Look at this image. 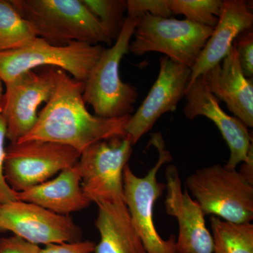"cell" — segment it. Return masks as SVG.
I'll list each match as a JSON object with an SVG mask.
<instances>
[{"label": "cell", "mask_w": 253, "mask_h": 253, "mask_svg": "<svg viewBox=\"0 0 253 253\" xmlns=\"http://www.w3.org/2000/svg\"><path fill=\"white\" fill-rule=\"evenodd\" d=\"M191 74V68L174 63L167 56H161L157 80L126 125V136L132 146L151 131L163 114L175 111L185 96Z\"/></svg>", "instance_id": "12"}, {"label": "cell", "mask_w": 253, "mask_h": 253, "mask_svg": "<svg viewBox=\"0 0 253 253\" xmlns=\"http://www.w3.org/2000/svg\"><path fill=\"white\" fill-rule=\"evenodd\" d=\"M59 68L48 67L37 73L28 71L6 83L0 113L6 126V139L17 142L33 129L38 118L40 106L54 94Z\"/></svg>", "instance_id": "10"}, {"label": "cell", "mask_w": 253, "mask_h": 253, "mask_svg": "<svg viewBox=\"0 0 253 253\" xmlns=\"http://www.w3.org/2000/svg\"><path fill=\"white\" fill-rule=\"evenodd\" d=\"M203 79L210 91L248 128L253 127V79L245 77L235 46L221 62L204 73Z\"/></svg>", "instance_id": "15"}, {"label": "cell", "mask_w": 253, "mask_h": 253, "mask_svg": "<svg viewBox=\"0 0 253 253\" xmlns=\"http://www.w3.org/2000/svg\"><path fill=\"white\" fill-rule=\"evenodd\" d=\"M6 139V126L4 118L0 113V204L16 201V192L8 185L5 179L4 166L6 157L5 140Z\"/></svg>", "instance_id": "25"}, {"label": "cell", "mask_w": 253, "mask_h": 253, "mask_svg": "<svg viewBox=\"0 0 253 253\" xmlns=\"http://www.w3.org/2000/svg\"><path fill=\"white\" fill-rule=\"evenodd\" d=\"M36 38L33 28L11 1L0 0V51L20 49Z\"/></svg>", "instance_id": "20"}, {"label": "cell", "mask_w": 253, "mask_h": 253, "mask_svg": "<svg viewBox=\"0 0 253 253\" xmlns=\"http://www.w3.org/2000/svg\"><path fill=\"white\" fill-rule=\"evenodd\" d=\"M16 199L66 216L85 209L91 203L82 188L77 164L51 180L16 193Z\"/></svg>", "instance_id": "17"}, {"label": "cell", "mask_w": 253, "mask_h": 253, "mask_svg": "<svg viewBox=\"0 0 253 253\" xmlns=\"http://www.w3.org/2000/svg\"><path fill=\"white\" fill-rule=\"evenodd\" d=\"M126 18L138 19L149 14L163 18L173 16L169 0H126Z\"/></svg>", "instance_id": "23"}, {"label": "cell", "mask_w": 253, "mask_h": 253, "mask_svg": "<svg viewBox=\"0 0 253 253\" xmlns=\"http://www.w3.org/2000/svg\"><path fill=\"white\" fill-rule=\"evenodd\" d=\"M214 28L188 20L146 14L138 18L129 51L135 56L160 52L171 61L189 68L194 66Z\"/></svg>", "instance_id": "7"}, {"label": "cell", "mask_w": 253, "mask_h": 253, "mask_svg": "<svg viewBox=\"0 0 253 253\" xmlns=\"http://www.w3.org/2000/svg\"><path fill=\"white\" fill-rule=\"evenodd\" d=\"M104 50L99 44L78 42L56 45L37 37L20 49L0 51V79L6 84L23 73L46 66L84 83Z\"/></svg>", "instance_id": "6"}, {"label": "cell", "mask_w": 253, "mask_h": 253, "mask_svg": "<svg viewBox=\"0 0 253 253\" xmlns=\"http://www.w3.org/2000/svg\"><path fill=\"white\" fill-rule=\"evenodd\" d=\"M81 154L70 146L51 141L12 143L6 149L5 179L15 192H21L73 167Z\"/></svg>", "instance_id": "9"}, {"label": "cell", "mask_w": 253, "mask_h": 253, "mask_svg": "<svg viewBox=\"0 0 253 253\" xmlns=\"http://www.w3.org/2000/svg\"><path fill=\"white\" fill-rule=\"evenodd\" d=\"M41 248L17 236L0 239V253H40Z\"/></svg>", "instance_id": "27"}, {"label": "cell", "mask_w": 253, "mask_h": 253, "mask_svg": "<svg viewBox=\"0 0 253 253\" xmlns=\"http://www.w3.org/2000/svg\"><path fill=\"white\" fill-rule=\"evenodd\" d=\"M149 145L157 149V162L142 177L136 176L126 165L123 172L125 204L147 253H178L176 236L172 234L168 240L163 239L154 221L155 204L166 189V184L158 181V172L163 165L172 161V154L166 149L161 133L151 134Z\"/></svg>", "instance_id": "4"}, {"label": "cell", "mask_w": 253, "mask_h": 253, "mask_svg": "<svg viewBox=\"0 0 253 253\" xmlns=\"http://www.w3.org/2000/svg\"><path fill=\"white\" fill-rule=\"evenodd\" d=\"M3 82L0 79V111H1V104H2L3 97H4V88H3Z\"/></svg>", "instance_id": "29"}, {"label": "cell", "mask_w": 253, "mask_h": 253, "mask_svg": "<svg viewBox=\"0 0 253 253\" xmlns=\"http://www.w3.org/2000/svg\"><path fill=\"white\" fill-rule=\"evenodd\" d=\"M96 244L91 241L62 243L46 245L40 253H91L94 252Z\"/></svg>", "instance_id": "26"}, {"label": "cell", "mask_w": 253, "mask_h": 253, "mask_svg": "<svg viewBox=\"0 0 253 253\" xmlns=\"http://www.w3.org/2000/svg\"><path fill=\"white\" fill-rule=\"evenodd\" d=\"M213 253H253V224H234L214 216L210 218Z\"/></svg>", "instance_id": "19"}, {"label": "cell", "mask_w": 253, "mask_h": 253, "mask_svg": "<svg viewBox=\"0 0 253 253\" xmlns=\"http://www.w3.org/2000/svg\"><path fill=\"white\" fill-rule=\"evenodd\" d=\"M131 152L126 136L98 141L81 153L77 163L81 186L91 203H125L123 172Z\"/></svg>", "instance_id": "8"}, {"label": "cell", "mask_w": 253, "mask_h": 253, "mask_svg": "<svg viewBox=\"0 0 253 253\" xmlns=\"http://www.w3.org/2000/svg\"><path fill=\"white\" fill-rule=\"evenodd\" d=\"M87 9L97 18L111 41H116L121 34L126 18V1L125 0H82Z\"/></svg>", "instance_id": "22"}, {"label": "cell", "mask_w": 253, "mask_h": 253, "mask_svg": "<svg viewBox=\"0 0 253 253\" xmlns=\"http://www.w3.org/2000/svg\"><path fill=\"white\" fill-rule=\"evenodd\" d=\"M240 65L245 77L252 79L253 76V28L240 33L234 42Z\"/></svg>", "instance_id": "24"}, {"label": "cell", "mask_w": 253, "mask_h": 253, "mask_svg": "<svg viewBox=\"0 0 253 253\" xmlns=\"http://www.w3.org/2000/svg\"><path fill=\"white\" fill-rule=\"evenodd\" d=\"M252 8L244 0L223 1L219 20L212 34L191 68L189 86L227 56L240 33L253 28Z\"/></svg>", "instance_id": "16"}, {"label": "cell", "mask_w": 253, "mask_h": 253, "mask_svg": "<svg viewBox=\"0 0 253 253\" xmlns=\"http://www.w3.org/2000/svg\"><path fill=\"white\" fill-rule=\"evenodd\" d=\"M7 231L38 246L83 239L81 228L69 216L19 200L0 204V231Z\"/></svg>", "instance_id": "11"}, {"label": "cell", "mask_w": 253, "mask_h": 253, "mask_svg": "<svg viewBox=\"0 0 253 253\" xmlns=\"http://www.w3.org/2000/svg\"><path fill=\"white\" fill-rule=\"evenodd\" d=\"M186 185L205 214L234 224L253 219V184L236 169L217 164L198 169L186 178Z\"/></svg>", "instance_id": "5"}, {"label": "cell", "mask_w": 253, "mask_h": 253, "mask_svg": "<svg viewBox=\"0 0 253 253\" xmlns=\"http://www.w3.org/2000/svg\"><path fill=\"white\" fill-rule=\"evenodd\" d=\"M185 96L184 116L189 120L204 116L214 123L230 150V157L224 166L236 169L238 165L247 159L253 146L249 128L237 118L229 116L221 109L219 101L208 89L202 76L187 88Z\"/></svg>", "instance_id": "14"}, {"label": "cell", "mask_w": 253, "mask_h": 253, "mask_svg": "<svg viewBox=\"0 0 253 253\" xmlns=\"http://www.w3.org/2000/svg\"><path fill=\"white\" fill-rule=\"evenodd\" d=\"M11 3L37 37L51 44H112L104 28L82 0H13Z\"/></svg>", "instance_id": "2"}, {"label": "cell", "mask_w": 253, "mask_h": 253, "mask_svg": "<svg viewBox=\"0 0 253 253\" xmlns=\"http://www.w3.org/2000/svg\"><path fill=\"white\" fill-rule=\"evenodd\" d=\"M239 172L245 180L253 184V146L250 149L247 159L241 165Z\"/></svg>", "instance_id": "28"}, {"label": "cell", "mask_w": 253, "mask_h": 253, "mask_svg": "<svg viewBox=\"0 0 253 253\" xmlns=\"http://www.w3.org/2000/svg\"><path fill=\"white\" fill-rule=\"evenodd\" d=\"M84 83L59 70L54 94L38 113L32 130L18 141H51L83 152L98 141L126 136L130 116L105 118L91 114L83 100Z\"/></svg>", "instance_id": "1"}, {"label": "cell", "mask_w": 253, "mask_h": 253, "mask_svg": "<svg viewBox=\"0 0 253 253\" xmlns=\"http://www.w3.org/2000/svg\"><path fill=\"white\" fill-rule=\"evenodd\" d=\"M221 0H169L173 15H184L191 22L214 28L220 14Z\"/></svg>", "instance_id": "21"}, {"label": "cell", "mask_w": 253, "mask_h": 253, "mask_svg": "<svg viewBox=\"0 0 253 253\" xmlns=\"http://www.w3.org/2000/svg\"><path fill=\"white\" fill-rule=\"evenodd\" d=\"M166 213L176 218L179 224L177 253H213L214 241L206 226V214L187 190L183 191L179 170L174 165L166 168Z\"/></svg>", "instance_id": "13"}, {"label": "cell", "mask_w": 253, "mask_h": 253, "mask_svg": "<svg viewBox=\"0 0 253 253\" xmlns=\"http://www.w3.org/2000/svg\"><path fill=\"white\" fill-rule=\"evenodd\" d=\"M95 225L100 234L94 253H147L125 203L98 204Z\"/></svg>", "instance_id": "18"}, {"label": "cell", "mask_w": 253, "mask_h": 253, "mask_svg": "<svg viewBox=\"0 0 253 253\" xmlns=\"http://www.w3.org/2000/svg\"><path fill=\"white\" fill-rule=\"evenodd\" d=\"M137 22L138 19L126 18L115 44L104 49L84 82L83 100L85 104L90 105L94 115L99 117L121 118L134 113L137 89L122 81L120 66L129 51Z\"/></svg>", "instance_id": "3"}]
</instances>
